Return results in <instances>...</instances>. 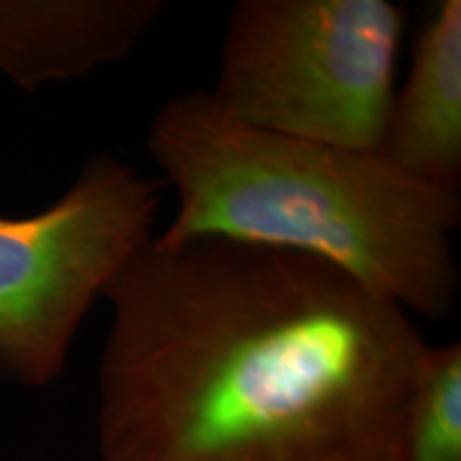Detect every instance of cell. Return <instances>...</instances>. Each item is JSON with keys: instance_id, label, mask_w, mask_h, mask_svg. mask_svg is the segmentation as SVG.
<instances>
[{"instance_id": "obj_1", "label": "cell", "mask_w": 461, "mask_h": 461, "mask_svg": "<svg viewBox=\"0 0 461 461\" xmlns=\"http://www.w3.org/2000/svg\"><path fill=\"white\" fill-rule=\"evenodd\" d=\"M99 461H391L429 344L319 258L152 235L105 295Z\"/></svg>"}, {"instance_id": "obj_2", "label": "cell", "mask_w": 461, "mask_h": 461, "mask_svg": "<svg viewBox=\"0 0 461 461\" xmlns=\"http://www.w3.org/2000/svg\"><path fill=\"white\" fill-rule=\"evenodd\" d=\"M148 149L176 193L157 240H229L319 258L408 314L445 319L459 288L457 193L408 176L374 149L258 131L210 90L176 95L154 115Z\"/></svg>"}, {"instance_id": "obj_3", "label": "cell", "mask_w": 461, "mask_h": 461, "mask_svg": "<svg viewBox=\"0 0 461 461\" xmlns=\"http://www.w3.org/2000/svg\"><path fill=\"white\" fill-rule=\"evenodd\" d=\"M403 31L391 0H240L210 95L252 129L378 152Z\"/></svg>"}, {"instance_id": "obj_4", "label": "cell", "mask_w": 461, "mask_h": 461, "mask_svg": "<svg viewBox=\"0 0 461 461\" xmlns=\"http://www.w3.org/2000/svg\"><path fill=\"white\" fill-rule=\"evenodd\" d=\"M158 184L99 154L60 199L0 216V380L48 387L96 299L152 238Z\"/></svg>"}, {"instance_id": "obj_5", "label": "cell", "mask_w": 461, "mask_h": 461, "mask_svg": "<svg viewBox=\"0 0 461 461\" xmlns=\"http://www.w3.org/2000/svg\"><path fill=\"white\" fill-rule=\"evenodd\" d=\"M165 11L160 0H0V73L24 90L122 60Z\"/></svg>"}, {"instance_id": "obj_6", "label": "cell", "mask_w": 461, "mask_h": 461, "mask_svg": "<svg viewBox=\"0 0 461 461\" xmlns=\"http://www.w3.org/2000/svg\"><path fill=\"white\" fill-rule=\"evenodd\" d=\"M378 152L417 180L459 194L461 3L431 5L414 41L406 82L395 90Z\"/></svg>"}, {"instance_id": "obj_7", "label": "cell", "mask_w": 461, "mask_h": 461, "mask_svg": "<svg viewBox=\"0 0 461 461\" xmlns=\"http://www.w3.org/2000/svg\"><path fill=\"white\" fill-rule=\"evenodd\" d=\"M391 461H461V344L429 346Z\"/></svg>"}]
</instances>
